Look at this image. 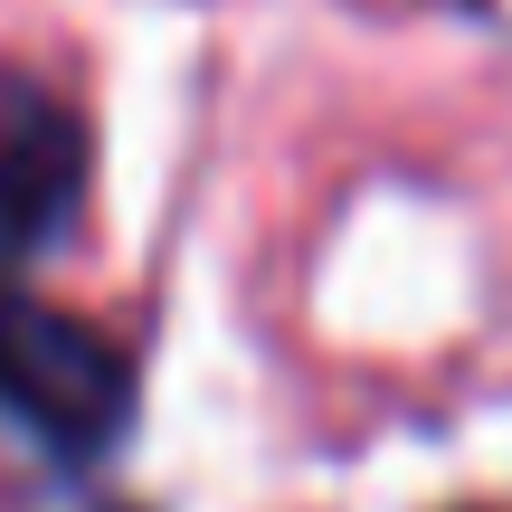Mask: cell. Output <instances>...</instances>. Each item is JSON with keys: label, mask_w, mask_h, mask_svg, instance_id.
Listing matches in <instances>:
<instances>
[{"label": "cell", "mask_w": 512, "mask_h": 512, "mask_svg": "<svg viewBox=\"0 0 512 512\" xmlns=\"http://www.w3.org/2000/svg\"><path fill=\"white\" fill-rule=\"evenodd\" d=\"M86 200V124L57 86L0 76V266H29L76 228Z\"/></svg>", "instance_id": "cell-2"}, {"label": "cell", "mask_w": 512, "mask_h": 512, "mask_svg": "<svg viewBox=\"0 0 512 512\" xmlns=\"http://www.w3.org/2000/svg\"><path fill=\"white\" fill-rule=\"evenodd\" d=\"M0 418L29 427L57 465H95L133 418V361L95 323L0 285Z\"/></svg>", "instance_id": "cell-1"}, {"label": "cell", "mask_w": 512, "mask_h": 512, "mask_svg": "<svg viewBox=\"0 0 512 512\" xmlns=\"http://www.w3.org/2000/svg\"><path fill=\"white\" fill-rule=\"evenodd\" d=\"M95 512H124V503H95Z\"/></svg>", "instance_id": "cell-3"}]
</instances>
